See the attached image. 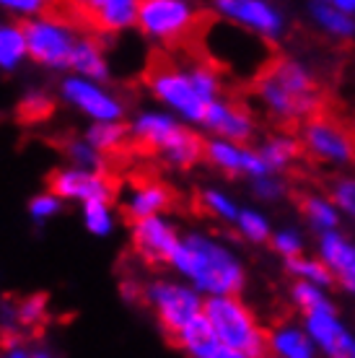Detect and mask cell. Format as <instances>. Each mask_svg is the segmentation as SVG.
I'll list each match as a JSON object with an SVG mask.
<instances>
[{
    "label": "cell",
    "instance_id": "36",
    "mask_svg": "<svg viewBox=\"0 0 355 358\" xmlns=\"http://www.w3.org/2000/svg\"><path fill=\"white\" fill-rule=\"evenodd\" d=\"M42 317H45V296H34L21 304V312H18L21 324H39Z\"/></svg>",
    "mask_w": 355,
    "mask_h": 358
},
{
    "label": "cell",
    "instance_id": "27",
    "mask_svg": "<svg viewBox=\"0 0 355 358\" xmlns=\"http://www.w3.org/2000/svg\"><path fill=\"white\" fill-rule=\"evenodd\" d=\"M236 231L244 242L252 244H265L273 239V224L262 210L257 208H241L239 218H236Z\"/></svg>",
    "mask_w": 355,
    "mask_h": 358
},
{
    "label": "cell",
    "instance_id": "26",
    "mask_svg": "<svg viewBox=\"0 0 355 358\" xmlns=\"http://www.w3.org/2000/svg\"><path fill=\"white\" fill-rule=\"evenodd\" d=\"M283 268H285V273L294 278V280H298V283H311V286H319V288L335 286L332 270H329L317 255H303V257H296V260H285Z\"/></svg>",
    "mask_w": 355,
    "mask_h": 358
},
{
    "label": "cell",
    "instance_id": "31",
    "mask_svg": "<svg viewBox=\"0 0 355 358\" xmlns=\"http://www.w3.org/2000/svg\"><path fill=\"white\" fill-rule=\"evenodd\" d=\"M24 55L27 39L21 27H0V68H13Z\"/></svg>",
    "mask_w": 355,
    "mask_h": 358
},
{
    "label": "cell",
    "instance_id": "7",
    "mask_svg": "<svg viewBox=\"0 0 355 358\" xmlns=\"http://www.w3.org/2000/svg\"><path fill=\"white\" fill-rule=\"evenodd\" d=\"M208 13L182 0H145L138 10V24L148 36H156L171 50H195Z\"/></svg>",
    "mask_w": 355,
    "mask_h": 358
},
{
    "label": "cell",
    "instance_id": "38",
    "mask_svg": "<svg viewBox=\"0 0 355 358\" xmlns=\"http://www.w3.org/2000/svg\"><path fill=\"white\" fill-rule=\"evenodd\" d=\"M8 10H21V13H36V10H45V3H36V0H8L3 3Z\"/></svg>",
    "mask_w": 355,
    "mask_h": 358
},
{
    "label": "cell",
    "instance_id": "30",
    "mask_svg": "<svg viewBox=\"0 0 355 358\" xmlns=\"http://www.w3.org/2000/svg\"><path fill=\"white\" fill-rule=\"evenodd\" d=\"M329 197L342 213V218L355 224V174H338L329 182Z\"/></svg>",
    "mask_w": 355,
    "mask_h": 358
},
{
    "label": "cell",
    "instance_id": "20",
    "mask_svg": "<svg viewBox=\"0 0 355 358\" xmlns=\"http://www.w3.org/2000/svg\"><path fill=\"white\" fill-rule=\"evenodd\" d=\"M65 96L71 99L73 104H78L83 112H89L91 117H96L101 122H117L122 117V107L117 104L115 99L107 96L104 91H99L96 86L80 81V78H71L62 86Z\"/></svg>",
    "mask_w": 355,
    "mask_h": 358
},
{
    "label": "cell",
    "instance_id": "6",
    "mask_svg": "<svg viewBox=\"0 0 355 358\" xmlns=\"http://www.w3.org/2000/svg\"><path fill=\"white\" fill-rule=\"evenodd\" d=\"M143 76L164 104H169L174 112H179L189 122H205L210 101L197 91L187 65L174 63V57L166 52H153Z\"/></svg>",
    "mask_w": 355,
    "mask_h": 358
},
{
    "label": "cell",
    "instance_id": "40",
    "mask_svg": "<svg viewBox=\"0 0 355 358\" xmlns=\"http://www.w3.org/2000/svg\"><path fill=\"white\" fill-rule=\"evenodd\" d=\"M213 358H247L244 353H239V350H231V348H218V353H215Z\"/></svg>",
    "mask_w": 355,
    "mask_h": 358
},
{
    "label": "cell",
    "instance_id": "34",
    "mask_svg": "<svg viewBox=\"0 0 355 358\" xmlns=\"http://www.w3.org/2000/svg\"><path fill=\"white\" fill-rule=\"evenodd\" d=\"M252 192H254V197L262 200V203H277V200L285 197L288 185H285L283 177H277V174H265V177H259V179H252Z\"/></svg>",
    "mask_w": 355,
    "mask_h": 358
},
{
    "label": "cell",
    "instance_id": "8",
    "mask_svg": "<svg viewBox=\"0 0 355 358\" xmlns=\"http://www.w3.org/2000/svg\"><path fill=\"white\" fill-rule=\"evenodd\" d=\"M303 153L324 166H350L355 164V138L342 122L329 115L311 117L298 133Z\"/></svg>",
    "mask_w": 355,
    "mask_h": 358
},
{
    "label": "cell",
    "instance_id": "41",
    "mask_svg": "<svg viewBox=\"0 0 355 358\" xmlns=\"http://www.w3.org/2000/svg\"><path fill=\"white\" fill-rule=\"evenodd\" d=\"M8 358H29V356L24 353V350H13V353H10Z\"/></svg>",
    "mask_w": 355,
    "mask_h": 358
},
{
    "label": "cell",
    "instance_id": "17",
    "mask_svg": "<svg viewBox=\"0 0 355 358\" xmlns=\"http://www.w3.org/2000/svg\"><path fill=\"white\" fill-rule=\"evenodd\" d=\"M179 234L164 218H148L133 226V250L140 255L148 265H164L169 262L179 247Z\"/></svg>",
    "mask_w": 355,
    "mask_h": 358
},
{
    "label": "cell",
    "instance_id": "29",
    "mask_svg": "<svg viewBox=\"0 0 355 358\" xmlns=\"http://www.w3.org/2000/svg\"><path fill=\"white\" fill-rule=\"evenodd\" d=\"M273 250L275 255H280L285 260H296V257H303L306 255V236H303L301 229H296V226H283V229H277L273 231Z\"/></svg>",
    "mask_w": 355,
    "mask_h": 358
},
{
    "label": "cell",
    "instance_id": "21",
    "mask_svg": "<svg viewBox=\"0 0 355 358\" xmlns=\"http://www.w3.org/2000/svg\"><path fill=\"white\" fill-rule=\"evenodd\" d=\"M298 210H301V218L306 221V226L317 236H321V234L327 231H338L340 224L345 221L342 213L338 210V206L332 203V197L314 192V189L298 195Z\"/></svg>",
    "mask_w": 355,
    "mask_h": 358
},
{
    "label": "cell",
    "instance_id": "42",
    "mask_svg": "<svg viewBox=\"0 0 355 358\" xmlns=\"http://www.w3.org/2000/svg\"><path fill=\"white\" fill-rule=\"evenodd\" d=\"M31 358H50V356H47V353H34Z\"/></svg>",
    "mask_w": 355,
    "mask_h": 358
},
{
    "label": "cell",
    "instance_id": "13",
    "mask_svg": "<svg viewBox=\"0 0 355 358\" xmlns=\"http://www.w3.org/2000/svg\"><path fill=\"white\" fill-rule=\"evenodd\" d=\"M303 327L319 350V358H355V330L347 327L338 309L303 317Z\"/></svg>",
    "mask_w": 355,
    "mask_h": 358
},
{
    "label": "cell",
    "instance_id": "10",
    "mask_svg": "<svg viewBox=\"0 0 355 358\" xmlns=\"http://www.w3.org/2000/svg\"><path fill=\"white\" fill-rule=\"evenodd\" d=\"M213 13L236 27L247 29L249 34L265 39L267 45L283 39L288 31L285 10L267 0H218L213 3Z\"/></svg>",
    "mask_w": 355,
    "mask_h": 358
},
{
    "label": "cell",
    "instance_id": "14",
    "mask_svg": "<svg viewBox=\"0 0 355 358\" xmlns=\"http://www.w3.org/2000/svg\"><path fill=\"white\" fill-rule=\"evenodd\" d=\"M174 189L153 174H130V197L124 200L122 210L130 224H140L174 208Z\"/></svg>",
    "mask_w": 355,
    "mask_h": 358
},
{
    "label": "cell",
    "instance_id": "15",
    "mask_svg": "<svg viewBox=\"0 0 355 358\" xmlns=\"http://www.w3.org/2000/svg\"><path fill=\"white\" fill-rule=\"evenodd\" d=\"M203 125L221 141L239 145H249V141L257 133L254 115L239 101H226V99H218L215 104H210Z\"/></svg>",
    "mask_w": 355,
    "mask_h": 358
},
{
    "label": "cell",
    "instance_id": "11",
    "mask_svg": "<svg viewBox=\"0 0 355 358\" xmlns=\"http://www.w3.org/2000/svg\"><path fill=\"white\" fill-rule=\"evenodd\" d=\"M47 185L55 197H80V200H101L107 203L117 195L119 177L115 171H78L57 169L47 177Z\"/></svg>",
    "mask_w": 355,
    "mask_h": 358
},
{
    "label": "cell",
    "instance_id": "24",
    "mask_svg": "<svg viewBox=\"0 0 355 358\" xmlns=\"http://www.w3.org/2000/svg\"><path fill=\"white\" fill-rule=\"evenodd\" d=\"M174 343L189 358H213L218 353V348H221V341H218L215 330L210 327V322L205 320V314H200L197 320H192V322L187 324L184 330L177 335Z\"/></svg>",
    "mask_w": 355,
    "mask_h": 358
},
{
    "label": "cell",
    "instance_id": "25",
    "mask_svg": "<svg viewBox=\"0 0 355 358\" xmlns=\"http://www.w3.org/2000/svg\"><path fill=\"white\" fill-rule=\"evenodd\" d=\"M288 296H291L294 309L301 314V320L303 317H309V314L332 312V309H338V306H335V299L327 294V288L311 286V283H298V280H294Z\"/></svg>",
    "mask_w": 355,
    "mask_h": 358
},
{
    "label": "cell",
    "instance_id": "19",
    "mask_svg": "<svg viewBox=\"0 0 355 358\" xmlns=\"http://www.w3.org/2000/svg\"><path fill=\"white\" fill-rule=\"evenodd\" d=\"M267 353L270 358H319L303 322L296 320H280L267 330Z\"/></svg>",
    "mask_w": 355,
    "mask_h": 358
},
{
    "label": "cell",
    "instance_id": "43",
    "mask_svg": "<svg viewBox=\"0 0 355 358\" xmlns=\"http://www.w3.org/2000/svg\"><path fill=\"white\" fill-rule=\"evenodd\" d=\"M265 358H270V356H265Z\"/></svg>",
    "mask_w": 355,
    "mask_h": 358
},
{
    "label": "cell",
    "instance_id": "3",
    "mask_svg": "<svg viewBox=\"0 0 355 358\" xmlns=\"http://www.w3.org/2000/svg\"><path fill=\"white\" fill-rule=\"evenodd\" d=\"M189 52L205 57L218 73H229L233 78H244L252 83L257 81L275 57L265 39L249 34L247 29L236 27L215 13H208L195 50Z\"/></svg>",
    "mask_w": 355,
    "mask_h": 358
},
{
    "label": "cell",
    "instance_id": "4",
    "mask_svg": "<svg viewBox=\"0 0 355 358\" xmlns=\"http://www.w3.org/2000/svg\"><path fill=\"white\" fill-rule=\"evenodd\" d=\"M133 156H161L174 169H189L205 159L203 135L187 130L169 115H143L133 125Z\"/></svg>",
    "mask_w": 355,
    "mask_h": 358
},
{
    "label": "cell",
    "instance_id": "28",
    "mask_svg": "<svg viewBox=\"0 0 355 358\" xmlns=\"http://www.w3.org/2000/svg\"><path fill=\"white\" fill-rule=\"evenodd\" d=\"M71 65L83 76H91V78H107V65H104V57H101V50L94 39H78L75 42V50H73Z\"/></svg>",
    "mask_w": 355,
    "mask_h": 358
},
{
    "label": "cell",
    "instance_id": "23",
    "mask_svg": "<svg viewBox=\"0 0 355 358\" xmlns=\"http://www.w3.org/2000/svg\"><path fill=\"white\" fill-rule=\"evenodd\" d=\"M259 156H262V162H265L267 171L270 174H283L285 169H291L298 159H301V141H298V135H291V133H273L267 135L265 141L257 145Z\"/></svg>",
    "mask_w": 355,
    "mask_h": 358
},
{
    "label": "cell",
    "instance_id": "2",
    "mask_svg": "<svg viewBox=\"0 0 355 358\" xmlns=\"http://www.w3.org/2000/svg\"><path fill=\"white\" fill-rule=\"evenodd\" d=\"M171 268L195 286V291L213 296H239L247 286V268L231 247L208 236V234H187L182 236Z\"/></svg>",
    "mask_w": 355,
    "mask_h": 358
},
{
    "label": "cell",
    "instance_id": "35",
    "mask_svg": "<svg viewBox=\"0 0 355 358\" xmlns=\"http://www.w3.org/2000/svg\"><path fill=\"white\" fill-rule=\"evenodd\" d=\"M86 224H89V229L94 234H107L109 229H112L107 203H101V200H91V203H86Z\"/></svg>",
    "mask_w": 355,
    "mask_h": 358
},
{
    "label": "cell",
    "instance_id": "33",
    "mask_svg": "<svg viewBox=\"0 0 355 358\" xmlns=\"http://www.w3.org/2000/svg\"><path fill=\"white\" fill-rule=\"evenodd\" d=\"M52 112H55L52 99L39 96V94H31V96H27L16 107L18 122H24V125H34V122H42V120H47V117L52 115Z\"/></svg>",
    "mask_w": 355,
    "mask_h": 358
},
{
    "label": "cell",
    "instance_id": "18",
    "mask_svg": "<svg viewBox=\"0 0 355 358\" xmlns=\"http://www.w3.org/2000/svg\"><path fill=\"white\" fill-rule=\"evenodd\" d=\"M317 257L332 270L335 283L355 296V239H350L340 229L321 234L317 236Z\"/></svg>",
    "mask_w": 355,
    "mask_h": 358
},
{
    "label": "cell",
    "instance_id": "12",
    "mask_svg": "<svg viewBox=\"0 0 355 358\" xmlns=\"http://www.w3.org/2000/svg\"><path fill=\"white\" fill-rule=\"evenodd\" d=\"M27 39L29 55L45 65H71L75 42L71 29L52 24V21H24L18 24Z\"/></svg>",
    "mask_w": 355,
    "mask_h": 358
},
{
    "label": "cell",
    "instance_id": "9",
    "mask_svg": "<svg viewBox=\"0 0 355 358\" xmlns=\"http://www.w3.org/2000/svg\"><path fill=\"white\" fill-rule=\"evenodd\" d=\"M143 299H148V304L153 306V312L159 317V324L171 338V343L177 341V335L187 324L203 314L205 306L200 291L182 286V283H169V280L151 283L143 291Z\"/></svg>",
    "mask_w": 355,
    "mask_h": 358
},
{
    "label": "cell",
    "instance_id": "1",
    "mask_svg": "<svg viewBox=\"0 0 355 358\" xmlns=\"http://www.w3.org/2000/svg\"><path fill=\"white\" fill-rule=\"evenodd\" d=\"M252 89L259 107L277 125H303L311 117L321 115L324 107L317 73L294 55H275Z\"/></svg>",
    "mask_w": 355,
    "mask_h": 358
},
{
    "label": "cell",
    "instance_id": "39",
    "mask_svg": "<svg viewBox=\"0 0 355 358\" xmlns=\"http://www.w3.org/2000/svg\"><path fill=\"white\" fill-rule=\"evenodd\" d=\"M332 3H335V8L342 10L345 16L355 18V0H332Z\"/></svg>",
    "mask_w": 355,
    "mask_h": 358
},
{
    "label": "cell",
    "instance_id": "5",
    "mask_svg": "<svg viewBox=\"0 0 355 358\" xmlns=\"http://www.w3.org/2000/svg\"><path fill=\"white\" fill-rule=\"evenodd\" d=\"M203 314L215 330L223 348L239 350L247 358L267 356V330L239 296L205 299Z\"/></svg>",
    "mask_w": 355,
    "mask_h": 358
},
{
    "label": "cell",
    "instance_id": "22",
    "mask_svg": "<svg viewBox=\"0 0 355 358\" xmlns=\"http://www.w3.org/2000/svg\"><path fill=\"white\" fill-rule=\"evenodd\" d=\"M306 16L321 34L338 42H353L355 39V18L345 16L335 8L332 0H311L306 3Z\"/></svg>",
    "mask_w": 355,
    "mask_h": 358
},
{
    "label": "cell",
    "instance_id": "37",
    "mask_svg": "<svg viewBox=\"0 0 355 358\" xmlns=\"http://www.w3.org/2000/svg\"><path fill=\"white\" fill-rule=\"evenodd\" d=\"M55 210H57V200H55V195L36 197L34 203H31V213H34L36 218H45V215L55 213Z\"/></svg>",
    "mask_w": 355,
    "mask_h": 358
},
{
    "label": "cell",
    "instance_id": "16",
    "mask_svg": "<svg viewBox=\"0 0 355 358\" xmlns=\"http://www.w3.org/2000/svg\"><path fill=\"white\" fill-rule=\"evenodd\" d=\"M205 159L213 164L215 169H221L223 174H231V177L259 179L265 177V174H270L257 148L229 143V141H221V138L208 141V145H205Z\"/></svg>",
    "mask_w": 355,
    "mask_h": 358
},
{
    "label": "cell",
    "instance_id": "32",
    "mask_svg": "<svg viewBox=\"0 0 355 358\" xmlns=\"http://www.w3.org/2000/svg\"><path fill=\"white\" fill-rule=\"evenodd\" d=\"M200 206L210 215L221 218V221H229V224H236V218L241 213V208L233 203V197H229L221 189H203L200 192Z\"/></svg>",
    "mask_w": 355,
    "mask_h": 358
}]
</instances>
